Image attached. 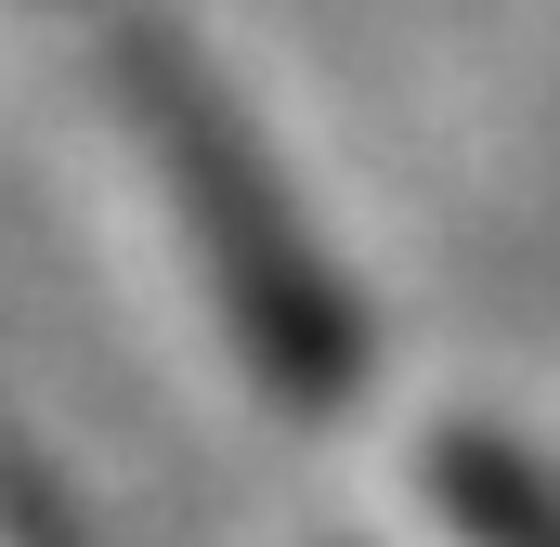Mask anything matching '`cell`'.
I'll return each instance as SVG.
<instances>
[{"label":"cell","instance_id":"6da1fadb","mask_svg":"<svg viewBox=\"0 0 560 547\" xmlns=\"http://www.w3.org/2000/svg\"><path fill=\"white\" fill-rule=\"evenodd\" d=\"M105 79H118V105H131L156 183H170V222H183V248L209 274V300H222L248 379H261L287 417H339L365 392V365H378V326H365V300L339 287L326 235L300 222V196H287L275 156H261L248 105L209 79V53H196L170 13H131V26L105 39Z\"/></svg>","mask_w":560,"mask_h":547},{"label":"cell","instance_id":"7a4b0ae2","mask_svg":"<svg viewBox=\"0 0 560 547\" xmlns=\"http://www.w3.org/2000/svg\"><path fill=\"white\" fill-rule=\"evenodd\" d=\"M430 509L469 547H560V469L522 456L509 430H430Z\"/></svg>","mask_w":560,"mask_h":547}]
</instances>
